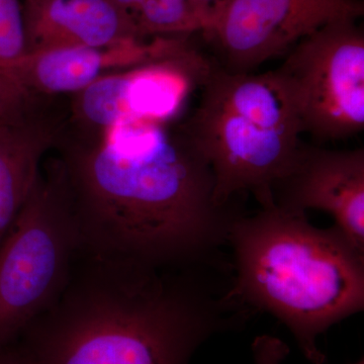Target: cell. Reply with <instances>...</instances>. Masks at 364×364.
<instances>
[{
	"label": "cell",
	"mask_w": 364,
	"mask_h": 364,
	"mask_svg": "<svg viewBox=\"0 0 364 364\" xmlns=\"http://www.w3.org/2000/svg\"><path fill=\"white\" fill-rule=\"evenodd\" d=\"M143 39L202 33L193 0H112Z\"/></svg>",
	"instance_id": "obj_13"
},
{
	"label": "cell",
	"mask_w": 364,
	"mask_h": 364,
	"mask_svg": "<svg viewBox=\"0 0 364 364\" xmlns=\"http://www.w3.org/2000/svg\"><path fill=\"white\" fill-rule=\"evenodd\" d=\"M273 203L289 212L331 215L335 227L364 252V150L304 143L293 166L273 188Z\"/></svg>",
	"instance_id": "obj_9"
},
{
	"label": "cell",
	"mask_w": 364,
	"mask_h": 364,
	"mask_svg": "<svg viewBox=\"0 0 364 364\" xmlns=\"http://www.w3.org/2000/svg\"><path fill=\"white\" fill-rule=\"evenodd\" d=\"M254 360L255 364H282L284 358L277 351L264 349V350L256 352Z\"/></svg>",
	"instance_id": "obj_18"
},
{
	"label": "cell",
	"mask_w": 364,
	"mask_h": 364,
	"mask_svg": "<svg viewBox=\"0 0 364 364\" xmlns=\"http://www.w3.org/2000/svg\"><path fill=\"white\" fill-rule=\"evenodd\" d=\"M355 364H364V363H363V359H361V360H360V361H359V363H355Z\"/></svg>",
	"instance_id": "obj_19"
},
{
	"label": "cell",
	"mask_w": 364,
	"mask_h": 364,
	"mask_svg": "<svg viewBox=\"0 0 364 364\" xmlns=\"http://www.w3.org/2000/svg\"><path fill=\"white\" fill-rule=\"evenodd\" d=\"M231 294L253 314L268 313L323 364L318 337L364 309V252L338 229L273 205L241 214L228 235Z\"/></svg>",
	"instance_id": "obj_3"
},
{
	"label": "cell",
	"mask_w": 364,
	"mask_h": 364,
	"mask_svg": "<svg viewBox=\"0 0 364 364\" xmlns=\"http://www.w3.org/2000/svg\"><path fill=\"white\" fill-rule=\"evenodd\" d=\"M26 55L21 0H0V72L11 73Z\"/></svg>",
	"instance_id": "obj_14"
},
{
	"label": "cell",
	"mask_w": 364,
	"mask_h": 364,
	"mask_svg": "<svg viewBox=\"0 0 364 364\" xmlns=\"http://www.w3.org/2000/svg\"><path fill=\"white\" fill-rule=\"evenodd\" d=\"M39 100L28 93L11 74L0 72V124L25 112Z\"/></svg>",
	"instance_id": "obj_15"
},
{
	"label": "cell",
	"mask_w": 364,
	"mask_h": 364,
	"mask_svg": "<svg viewBox=\"0 0 364 364\" xmlns=\"http://www.w3.org/2000/svg\"><path fill=\"white\" fill-rule=\"evenodd\" d=\"M0 364H33L18 342L0 348Z\"/></svg>",
	"instance_id": "obj_17"
},
{
	"label": "cell",
	"mask_w": 364,
	"mask_h": 364,
	"mask_svg": "<svg viewBox=\"0 0 364 364\" xmlns=\"http://www.w3.org/2000/svg\"><path fill=\"white\" fill-rule=\"evenodd\" d=\"M85 247L58 167L48 160L0 243V348L51 308Z\"/></svg>",
	"instance_id": "obj_5"
},
{
	"label": "cell",
	"mask_w": 364,
	"mask_h": 364,
	"mask_svg": "<svg viewBox=\"0 0 364 364\" xmlns=\"http://www.w3.org/2000/svg\"><path fill=\"white\" fill-rule=\"evenodd\" d=\"M217 265H166L85 248L51 308L16 340L33 364H188L253 315Z\"/></svg>",
	"instance_id": "obj_2"
},
{
	"label": "cell",
	"mask_w": 364,
	"mask_h": 364,
	"mask_svg": "<svg viewBox=\"0 0 364 364\" xmlns=\"http://www.w3.org/2000/svg\"><path fill=\"white\" fill-rule=\"evenodd\" d=\"M363 14V0H231L202 35L215 65L249 73L286 56L318 28Z\"/></svg>",
	"instance_id": "obj_7"
},
{
	"label": "cell",
	"mask_w": 364,
	"mask_h": 364,
	"mask_svg": "<svg viewBox=\"0 0 364 364\" xmlns=\"http://www.w3.org/2000/svg\"><path fill=\"white\" fill-rule=\"evenodd\" d=\"M53 158L85 248L157 264L224 265L232 223L210 165L181 124L117 122L100 138L69 133Z\"/></svg>",
	"instance_id": "obj_1"
},
{
	"label": "cell",
	"mask_w": 364,
	"mask_h": 364,
	"mask_svg": "<svg viewBox=\"0 0 364 364\" xmlns=\"http://www.w3.org/2000/svg\"><path fill=\"white\" fill-rule=\"evenodd\" d=\"M230 1L231 0H193L198 18L202 21V33L214 23Z\"/></svg>",
	"instance_id": "obj_16"
},
{
	"label": "cell",
	"mask_w": 364,
	"mask_h": 364,
	"mask_svg": "<svg viewBox=\"0 0 364 364\" xmlns=\"http://www.w3.org/2000/svg\"><path fill=\"white\" fill-rule=\"evenodd\" d=\"M214 63V62H213ZM182 127L214 176L219 207L250 193L270 208L273 188L298 156L303 132L273 71L231 73L213 65Z\"/></svg>",
	"instance_id": "obj_4"
},
{
	"label": "cell",
	"mask_w": 364,
	"mask_h": 364,
	"mask_svg": "<svg viewBox=\"0 0 364 364\" xmlns=\"http://www.w3.org/2000/svg\"><path fill=\"white\" fill-rule=\"evenodd\" d=\"M28 54L143 39L112 0H21Z\"/></svg>",
	"instance_id": "obj_12"
},
{
	"label": "cell",
	"mask_w": 364,
	"mask_h": 364,
	"mask_svg": "<svg viewBox=\"0 0 364 364\" xmlns=\"http://www.w3.org/2000/svg\"><path fill=\"white\" fill-rule=\"evenodd\" d=\"M191 37L128 39L30 53L11 74L33 97L71 95L107 74L186 56L196 48Z\"/></svg>",
	"instance_id": "obj_10"
},
{
	"label": "cell",
	"mask_w": 364,
	"mask_h": 364,
	"mask_svg": "<svg viewBox=\"0 0 364 364\" xmlns=\"http://www.w3.org/2000/svg\"><path fill=\"white\" fill-rule=\"evenodd\" d=\"M41 98L18 116L0 124V243L32 193L44 158L63 130L62 119Z\"/></svg>",
	"instance_id": "obj_11"
},
{
	"label": "cell",
	"mask_w": 364,
	"mask_h": 364,
	"mask_svg": "<svg viewBox=\"0 0 364 364\" xmlns=\"http://www.w3.org/2000/svg\"><path fill=\"white\" fill-rule=\"evenodd\" d=\"M212 67L210 57L196 48L179 58L102 76L71 95L67 123L79 134L97 136L123 119L172 123Z\"/></svg>",
	"instance_id": "obj_8"
},
{
	"label": "cell",
	"mask_w": 364,
	"mask_h": 364,
	"mask_svg": "<svg viewBox=\"0 0 364 364\" xmlns=\"http://www.w3.org/2000/svg\"><path fill=\"white\" fill-rule=\"evenodd\" d=\"M282 59L272 71L303 135L320 145L364 130V33L358 21L318 28Z\"/></svg>",
	"instance_id": "obj_6"
}]
</instances>
